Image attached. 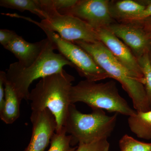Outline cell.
<instances>
[{
	"label": "cell",
	"mask_w": 151,
	"mask_h": 151,
	"mask_svg": "<svg viewBox=\"0 0 151 151\" xmlns=\"http://www.w3.org/2000/svg\"><path fill=\"white\" fill-rule=\"evenodd\" d=\"M66 134L64 127L61 132H55L51 138L50 147L47 151H75L77 147L71 145V136Z\"/></svg>",
	"instance_id": "cell-17"
},
{
	"label": "cell",
	"mask_w": 151,
	"mask_h": 151,
	"mask_svg": "<svg viewBox=\"0 0 151 151\" xmlns=\"http://www.w3.org/2000/svg\"><path fill=\"white\" fill-rule=\"evenodd\" d=\"M133 23L141 25L148 26H151V17L148 18L141 21L140 22H137Z\"/></svg>",
	"instance_id": "cell-25"
},
{
	"label": "cell",
	"mask_w": 151,
	"mask_h": 151,
	"mask_svg": "<svg viewBox=\"0 0 151 151\" xmlns=\"http://www.w3.org/2000/svg\"><path fill=\"white\" fill-rule=\"evenodd\" d=\"M107 28L131 50L137 59L149 52L151 40L139 25L133 23L115 22Z\"/></svg>",
	"instance_id": "cell-10"
},
{
	"label": "cell",
	"mask_w": 151,
	"mask_h": 151,
	"mask_svg": "<svg viewBox=\"0 0 151 151\" xmlns=\"http://www.w3.org/2000/svg\"><path fill=\"white\" fill-rule=\"evenodd\" d=\"M128 123L130 130L137 137L151 139V110L137 111L135 115L129 117Z\"/></svg>",
	"instance_id": "cell-15"
},
{
	"label": "cell",
	"mask_w": 151,
	"mask_h": 151,
	"mask_svg": "<svg viewBox=\"0 0 151 151\" xmlns=\"http://www.w3.org/2000/svg\"><path fill=\"white\" fill-rule=\"evenodd\" d=\"M99 40L110 50L113 56L129 71L135 78L144 85L145 79L138 60L131 50L107 28L96 31Z\"/></svg>",
	"instance_id": "cell-9"
},
{
	"label": "cell",
	"mask_w": 151,
	"mask_h": 151,
	"mask_svg": "<svg viewBox=\"0 0 151 151\" xmlns=\"http://www.w3.org/2000/svg\"><path fill=\"white\" fill-rule=\"evenodd\" d=\"M74 80L73 76L63 70L41 78L30 92L28 100L32 112L48 109L56 120L55 132L59 133L64 128L71 104L70 89Z\"/></svg>",
	"instance_id": "cell-1"
},
{
	"label": "cell",
	"mask_w": 151,
	"mask_h": 151,
	"mask_svg": "<svg viewBox=\"0 0 151 151\" xmlns=\"http://www.w3.org/2000/svg\"><path fill=\"white\" fill-rule=\"evenodd\" d=\"M149 59H150V62L151 64V47L150 49V50H149L148 52Z\"/></svg>",
	"instance_id": "cell-27"
},
{
	"label": "cell",
	"mask_w": 151,
	"mask_h": 151,
	"mask_svg": "<svg viewBox=\"0 0 151 151\" xmlns=\"http://www.w3.org/2000/svg\"><path fill=\"white\" fill-rule=\"evenodd\" d=\"M45 12L48 11H60L74 6L78 0H38Z\"/></svg>",
	"instance_id": "cell-20"
},
{
	"label": "cell",
	"mask_w": 151,
	"mask_h": 151,
	"mask_svg": "<svg viewBox=\"0 0 151 151\" xmlns=\"http://www.w3.org/2000/svg\"><path fill=\"white\" fill-rule=\"evenodd\" d=\"M6 72L0 71V110L2 109L5 102V83L6 82Z\"/></svg>",
	"instance_id": "cell-24"
},
{
	"label": "cell",
	"mask_w": 151,
	"mask_h": 151,
	"mask_svg": "<svg viewBox=\"0 0 151 151\" xmlns=\"http://www.w3.org/2000/svg\"><path fill=\"white\" fill-rule=\"evenodd\" d=\"M54 44L56 50L72 63L79 75L89 81L110 78L108 73L97 64L92 56L80 46L63 39L57 33L40 27Z\"/></svg>",
	"instance_id": "cell-7"
},
{
	"label": "cell",
	"mask_w": 151,
	"mask_h": 151,
	"mask_svg": "<svg viewBox=\"0 0 151 151\" xmlns=\"http://www.w3.org/2000/svg\"><path fill=\"white\" fill-rule=\"evenodd\" d=\"M0 6L23 12L27 11L39 17L42 20L47 17V14L41 6L38 0H1Z\"/></svg>",
	"instance_id": "cell-16"
},
{
	"label": "cell",
	"mask_w": 151,
	"mask_h": 151,
	"mask_svg": "<svg viewBox=\"0 0 151 151\" xmlns=\"http://www.w3.org/2000/svg\"><path fill=\"white\" fill-rule=\"evenodd\" d=\"M30 121L32 134L29 144L24 151H44L56 131L55 118L48 109H45L32 112Z\"/></svg>",
	"instance_id": "cell-11"
},
{
	"label": "cell",
	"mask_w": 151,
	"mask_h": 151,
	"mask_svg": "<svg viewBox=\"0 0 151 151\" xmlns=\"http://www.w3.org/2000/svg\"><path fill=\"white\" fill-rule=\"evenodd\" d=\"M139 65L145 79V89L151 106V64L149 59L148 52L138 59Z\"/></svg>",
	"instance_id": "cell-19"
},
{
	"label": "cell",
	"mask_w": 151,
	"mask_h": 151,
	"mask_svg": "<svg viewBox=\"0 0 151 151\" xmlns=\"http://www.w3.org/2000/svg\"><path fill=\"white\" fill-rule=\"evenodd\" d=\"M5 91L4 104L0 110V118L6 124H12L19 117L22 100L10 84L6 82L5 83Z\"/></svg>",
	"instance_id": "cell-14"
},
{
	"label": "cell",
	"mask_w": 151,
	"mask_h": 151,
	"mask_svg": "<svg viewBox=\"0 0 151 151\" xmlns=\"http://www.w3.org/2000/svg\"><path fill=\"white\" fill-rule=\"evenodd\" d=\"M48 40L47 37L40 41L31 43L17 35L4 48L12 53L21 65L28 66L39 56Z\"/></svg>",
	"instance_id": "cell-12"
},
{
	"label": "cell",
	"mask_w": 151,
	"mask_h": 151,
	"mask_svg": "<svg viewBox=\"0 0 151 151\" xmlns=\"http://www.w3.org/2000/svg\"><path fill=\"white\" fill-rule=\"evenodd\" d=\"M109 0H78L74 6L60 11L80 19L95 31L107 28L117 22L113 19L109 9Z\"/></svg>",
	"instance_id": "cell-8"
},
{
	"label": "cell",
	"mask_w": 151,
	"mask_h": 151,
	"mask_svg": "<svg viewBox=\"0 0 151 151\" xmlns=\"http://www.w3.org/2000/svg\"><path fill=\"white\" fill-rule=\"evenodd\" d=\"M137 24L140 26L142 27L144 29L146 33H147V35L148 36L149 38L151 40V26L141 25L139 24Z\"/></svg>",
	"instance_id": "cell-26"
},
{
	"label": "cell",
	"mask_w": 151,
	"mask_h": 151,
	"mask_svg": "<svg viewBox=\"0 0 151 151\" xmlns=\"http://www.w3.org/2000/svg\"><path fill=\"white\" fill-rule=\"evenodd\" d=\"M48 40L40 55L31 65L24 66L18 62L13 63L6 72V82L10 84L22 101H28L29 86L35 80L59 73L66 65L73 68L72 63L62 55L54 52L55 46Z\"/></svg>",
	"instance_id": "cell-2"
},
{
	"label": "cell",
	"mask_w": 151,
	"mask_h": 151,
	"mask_svg": "<svg viewBox=\"0 0 151 151\" xmlns=\"http://www.w3.org/2000/svg\"><path fill=\"white\" fill-rule=\"evenodd\" d=\"M73 43L88 52L110 78H114L121 83L132 99L136 111L145 112L151 110L145 85L134 77L101 41H78Z\"/></svg>",
	"instance_id": "cell-3"
},
{
	"label": "cell",
	"mask_w": 151,
	"mask_h": 151,
	"mask_svg": "<svg viewBox=\"0 0 151 151\" xmlns=\"http://www.w3.org/2000/svg\"><path fill=\"white\" fill-rule=\"evenodd\" d=\"M71 104L81 102L92 110L101 109L129 116L135 115L133 110L119 94L115 81L105 83L83 80L72 86L70 91Z\"/></svg>",
	"instance_id": "cell-5"
},
{
	"label": "cell",
	"mask_w": 151,
	"mask_h": 151,
	"mask_svg": "<svg viewBox=\"0 0 151 151\" xmlns=\"http://www.w3.org/2000/svg\"><path fill=\"white\" fill-rule=\"evenodd\" d=\"M145 6V9L137 17L129 22L135 23L140 22L148 18L151 17V0L140 1Z\"/></svg>",
	"instance_id": "cell-23"
},
{
	"label": "cell",
	"mask_w": 151,
	"mask_h": 151,
	"mask_svg": "<svg viewBox=\"0 0 151 151\" xmlns=\"http://www.w3.org/2000/svg\"><path fill=\"white\" fill-rule=\"evenodd\" d=\"M13 31L7 29H0V43L4 47L6 46L17 35Z\"/></svg>",
	"instance_id": "cell-22"
},
{
	"label": "cell",
	"mask_w": 151,
	"mask_h": 151,
	"mask_svg": "<svg viewBox=\"0 0 151 151\" xmlns=\"http://www.w3.org/2000/svg\"><path fill=\"white\" fill-rule=\"evenodd\" d=\"M110 143L108 140H102L89 144L80 143L76 151H109Z\"/></svg>",
	"instance_id": "cell-21"
},
{
	"label": "cell",
	"mask_w": 151,
	"mask_h": 151,
	"mask_svg": "<svg viewBox=\"0 0 151 151\" xmlns=\"http://www.w3.org/2000/svg\"><path fill=\"white\" fill-rule=\"evenodd\" d=\"M46 13L48 17L40 22L16 14H12L11 17L24 19L39 27L58 33L63 39L71 42L100 41L97 32L78 18L69 14L60 13L57 11H48Z\"/></svg>",
	"instance_id": "cell-6"
},
{
	"label": "cell",
	"mask_w": 151,
	"mask_h": 151,
	"mask_svg": "<svg viewBox=\"0 0 151 151\" xmlns=\"http://www.w3.org/2000/svg\"><path fill=\"white\" fill-rule=\"evenodd\" d=\"M140 1L112 0L109 3L110 14L118 23L129 22L134 19L145 9Z\"/></svg>",
	"instance_id": "cell-13"
},
{
	"label": "cell",
	"mask_w": 151,
	"mask_h": 151,
	"mask_svg": "<svg viewBox=\"0 0 151 151\" xmlns=\"http://www.w3.org/2000/svg\"><path fill=\"white\" fill-rule=\"evenodd\" d=\"M118 115L109 116L101 109L84 114L70 104L64 127L71 136V145L107 139L115 129Z\"/></svg>",
	"instance_id": "cell-4"
},
{
	"label": "cell",
	"mask_w": 151,
	"mask_h": 151,
	"mask_svg": "<svg viewBox=\"0 0 151 151\" xmlns=\"http://www.w3.org/2000/svg\"><path fill=\"white\" fill-rule=\"evenodd\" d=\"M119 146L121 151H151V143L140 142L128 134L120 139Z\"/></svg>",
	"instance_id": "cell-18"
}]
</instances>
